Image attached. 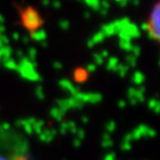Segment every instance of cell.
Here are the masks:
<instances>
[{
  "instance_id": "cell-1",
  "label": "cell",
  "mask_w": 160,
  "mask_h": 160,
  "mask_svg": "<svg viewBox=\"0 0 160 160\" xmlns=\"http://www.w3.org/2000/svg\"><path fill=\"white\" fill-rule=\"evenodd\" d=\"M20 14L24 27L30 32L38 30L44 24V20L42 19L39 12L32 6H27L25 8H20Z\"/></svg>"
},
{
  "instance_id": "cell-2",
  "label": "cell",
  "mask_w": 160,
  "mask_h": 160,
  "mask_svg": "<svg viewBox=\"0 0 160 160\" xmlns=\"http://www.w3.org/2000/svg\"><path fill=\"white\" fill-rule=\"evenodd\" d=\"M37 63L31 62L28 58H22L18 65V72L23 78L30 80V81H40L42 77L36 70Z\"/></svg>"
},
{
  "instance_id": "cell-3",
  "label": "cell",
  "mask_w": 160,
  "mask_h": 160,
  "mask_svg": "<svg viewBox=\"0 0 160 160\" xmlns=\"http://www.w3.org/2000/svg\"><path fill=\"white\" fill-rule=\"evenodd\" d=\"M159 2H157L154 5V8L152 9L151 17L149 21V30L148 34L149 38L152 40L158 41L159 40Z\"/></svg>"
},
{
  "instance_id": "cell-4",
  "label": "cell",
  "mask_w": 160,
  "mask_h": 160,
  "mask_svg": "<svg viewBox=\"0 0 160 160\" xmlns=\"http://www.w3.org/2000/svg\"><path fill=\"white\" fill-rule=\"evenodd\" d=\"M75 98H77L83 103L89 102V103H98L102 100V96L98 92H79L78 94L74 96Z\"/></svg>"
},
{
  "instance_id": "cell-5",
  "label": "cell",
  "mask_w": 160,
  "mask_h": 160,
  "mask_svg": "<svg viewBox=\"0 0 160 160\" xmlns=\"http://www.w3.org/2000/svg\"><path fill=\"white\" fill-rule=\"evenodd\" d=\"M59 86L62 89H65V91L71 92L73 96H75L76 94H78V92H80L77 86H74L71 82L69 81V80H67V79L60 80V81H59Z\"/></svg>"
},
{
  "instance_id": "cell-6",
  "label": "cell",
  "mask_w": 160,
  "mask_h": 160,
  "mask_svg": "<svg viewBox=\"0 0 160 160\" xmlns=\"http://www.w3.org/2000/svg\"><path fill=\"white\" fill-rule=\"evenodd\" d=\"M101 32L104 34L105 37H112L114 34H118V29L116 27V25L112 23H108V24H104L103 26L101 27Z\"/></svg>"
},
{
  "instance_id": "cell-7",
  "label": "cell",
  "mask_w": 160,
  "mask_h": 160,
  "mask_svg": "<svg viewBox=\"0 0 160 160\" xmlns=\"http://www.w3.org/2000/svg\"><path fill=\"white\" fill-rule=\"evenodd\" d=\"M88 78V71H86L85 69L78 68V69H76L75 71H74V79H75V81L81 83V82L86 81Z\"/></svg>"
},
{
  "instance_id": "cell-8",
  "label": "cell",
  "mask_w": 160,
  "mask_h": 160,
  "mask_svg": "<svg viewBox=\"0 0 160 160\" xmlns=\"http://www.w3.org/2000/svg\"><path fill=\"white\" fill-rule=\"evenodd\" d=\"M104 38H105L104 34L102 33L101 31H99V32L94 34V36H92L91 39L88 41V47L92 48V47H94L96 44L102 43V42H103V40H104Z\"/></svg>"
},
{
  "instance_id": "cell-9",
  "label": "cell",
  "mask_w": 160,
  "mask_h": 160,
  "mask_svg": "<svg viewBox=\"0 0 160 160\" xmlns=\"http://www.w3.org/2000/svg\"><path fill=\"white\" fill-rule=\"evenodd\" d=\"M124 29L126 30L128 33H129L131 39H132V38H138L140 36V31L138 29V27H137L135 24L130 23L127 27H125Z\"/></svg>"
},
{
  "instance_id": "cell-10",
  "label": "cell",
  "mask_w": 160,
  "mask_h": 160,
  "mask_svg": "<svg viewBox=\"0 0 160 160\" xmlns=\"http://www.w3.org/2000/svg\"><path fill=\"white\" fill-rule=\"evenodd\" d=\"M30 38L34 41L42 43V42H44L46 40L47 34H46V31H44V30H36V31H33V32H31Z\"/></svg>"
},
{
  "instance_id": "cell-11",
  "label": "cell",
  "mask_w": 160,
  "mask_h": 160,
  "mask_svg": "<svg viewBox=\"0 0 160 160\" xmlns=\"http://www.w3.org/2000/svg\"><path fill=\"white\" fill-rule=\"evenodd\" d=\"M145 79H146L145 75L139 71H136L132 76V81H133L134 84H137V85H140V86H142V83L145 82Z\"/></svg>"
},
{
  "instance_id": "cell-12",
  "label": "cell",
  "mask_w": 160,
  "mask_h": 160,
  "mask_svg": "<svg viewBox=\"0 0 160 160\" xmlns=\"http://www.w3.org/2000/svg\"><path fill=\"white\" fill-rule=\"evenodd\" d=\"M3 66L8 70H16V71H18V63L12 58H8L3 60Z\"/></svg>"
},
{
  "instance_id": "cell-13",
  "label": "cell",
  "mask_w": 160,
  "mask_h": 160,
  "mask_svg": "<svg viewBox=\"0 0 160 160\" xmlns=\"http://www.w3.org/2000/svg\"><path fill=\"white\" fill-rule=\"evenodd\" d=\"M119 59L117 57H110L107 62V69L111 70V71H116L117 67L119 66Z\"/></svg>"
},
{
  "instance_id": "cell-14",
  "label": "cell",
  "mask_w": 160,
  "mask_h": 160,
  "mask_svg": "<svg viewBox=\"0 0 160 160\" xmlns=\"http://www.w3.org/2000/svg\"><path fill=\"white\" fill-rule=\"evenodd\" d=\"M128 71H129V67L126 65H121V63H119V66L117 67V69L114 72H117L121 77H125V76L127 75Z\"/></svg>"
},
{
  "instance_id": "cell-15",
  "label": "cell",
  "mask_w": 160,
  "mask_h": 160,
  "mask_svg": "<svg viewBox=\"0 0 160 160\" xmlns=\"http://www.w3.org/2000/svg\"><path fill=\"white\" fill-rule=\"evenodd\" d=\"M50 113H51V116L55 118L56 120H62L65 112H63L59 107H53V108H51Z\"/></svg>"
},
{
  "instance_id": "cell-16",
  "label": "cell",
  "mask_w": 160,
  "mask_h": 160,
  "mask_svg": "<svg viewBox=\"0 0 160 160\" xmlns=\"http://www.w3.org/2000/svg\"><path fill=\"white\" fill-rule=\"evenodd\" d=\"M149 108L152 110H154L156 113L159 111V108H160V104H159V101L157 99H151V100L149 101Z\"/></svg>"
},
{
  "instance_id": "cell-17",
  "label": "cell",
  "mask_w": 160,
  "mask_h": 160,
  "mask_svg": "<svg viewBox=\"0 0 160 160\" xmlns=\"http://www.w3.org/2000/svg\"><path fill=\"white\" fill-rule=\"evenodd\" d=\"M119 46L121 49H123L124 51H127V52H130L131 47H132V44H131L130 41H125V40H120Z\"/></svg>"
},
{
  "instance_id": "cell-18",
  "label": "cell",
  "mask_w": 160,
  "mask_h": 160,
  "mask_svg": "<svg viewBox=\"0 0 160 160\" xmlns=\"http://www.w3.org/2000/svg\"><path fill=\"white\" fill-rule=\"evenodd\" d=\"M126 63H127V66L128 67H131V68H134V67L136 66V62H137V60H136V57L132 55V54H129V55H127L126 56Z\"/></svg>"
},
{
  "instance_id": "cell-19",
  "label": "cell",
  "mask_w": 160,
  "mask_h": 160,
  "mask_svg": "<svg viewBox=\"0 0 160 160\" xmlns=\"http://www.w3.org/2000/svg\"><path fill=\"white\" fill-rule=\"evenodd\" d=\"M34 92H36V96H37V98L39 99V100H44L45 94H44V89H43V88H42L41 85H38Z\"/></svg>"
},
{
  "instance_id": "cell-20",
  "label": "cell",
  "mask_w": 160,
  "mask_h": 160,
  "mask_svg": "<svg viewBox=\"0 0 160 160\" xmlns=\"http://www.w3.org/2000/svg\"><path fill=\"white\" fill-rule=\"evenodd\" d=\"M36 57H37V50L36 48L30 47L28 49V59L31 60V62H36Z\"/></svg>"
},
{
  "instance_id": "cell-21",
  "label": "cell",
  "mask_w": 160,
  "mask_h": 160,
  "mask_svg": "<svg viewBox=\"0 0 160 160\" xmlns=\"http://www.w3.org/2000/svg\"><path fill=\"white\" fill-rule=\"evenodd\" d=\"M92 57H94V62L96 65L98 66H101L102 63L104 62V58L101 56L100 53H94V55H92Z\"/></svg>"
},
{
  "instance_id": "cell-22",
  "label": "cell",
  "mask_w": 160,
  "mask_h": 160,
  "mask_svg": "<svg viewBox=\"0 0 160 160\" xmlns=\"http://www.w3.org/2000/svg\"><path fill=\"white\" fill-rule=\"evenodd\" d=\"M130 52L132 53V55H134L135 57H136V56H138L139 54H140V47H139V46H137V45H132Z\"/></svg>"
},
{
  "instance_id": "cell-23",
  "label": "cell",
  "mask_w": 160,
  "mask_h": 160,
  "mask_svg": "<svg viewBox=\"0 0 160 160\" xmlns=\"http://www.w3.org/2000/svg\"><path fill=\"white\" fill-rule=\"evenodd\" d=\"M58 25L62 29L67 30V29H69V27H70V22L68 20H60L58 22Z\"/></svg>"
},
{
  "instance_id": "cell-24",
  "label": "cell",
  "mask_w": 160,
  "mask_h": 160,
  "mask_svg": "<svg viewBox=\"0 0 160 160\" xmlns=\"http://www.w3.org/2000/svg\"><path fill=\"white\" fill-rule=\"evenodd\" d=\"M96 69H97V66L95 65V63H88V66H86V71H88V73H92L96 71Z\"/></svg>"
},
{
  "instance_id": "cell-25",
  "label": "cell",
  "mask_w": 160,
  "mask_h": 160,
  "mask_svg": "<svg viewBox=\"0 0 160 160\" xmlns=\"http://www.w3.org/2000/svg\"><path fill=\"white\" fill-rule=\"evenodd\" d=\"M0 42H1L4 46H8V43H9V40H8V38L5 36V34H1V36H0Z\"/></svg>"
},
{
  "instance_id": "cell-26",
  "label": "cell",
  "mask_w": 160,
  "mask_h": 160,
  "mask_svg": "<svg viewBox=\"0 0 160 160\" xmlns=\"http://www.w3.org/2000/svg\"><path fill=\"white\" fill-rule=\"evenodd\" d=\"M52 6L55 9H58L60 8V6H62V3H60L59 0H54V1H52Z\"/></svg>"
},
{
  "instance_id": "cell-27",
  "label": "cell",
  "mask_w": 160,
  "mask_h": 160,
  "mask_svg": "<svg viewBox=\"0 0 160 160\" xmlns=\"http://www.w3.org/2000/svg\"><path fill=\"white\" fill-rule=\"evenodd\" d=\"M16 55H17V57L19 58V60H21L22 58H24V53H23V51L20 50V49L16 51Z\"/></svg>"
},
{
  "instance_id": "cell-28",
  "label": "cell",
  "mask_w": 160,
  "mask_h": 160,
  "mask_svg": "<svg viewBox=\"0 0 160 160\" xmlns=\"http://www.w3.org/2000/svg\"><path fill=\"white\" fill-rule=\"evenodd\" d=\"M53 68L55 70H62V65L59 62H53Z\"/></svg>"
},
{
  "instance_id": "cell-29",
  "label": "cell",
  "mask_w": 160,
  "mask_h": 160,
  "mask_svg": "<svg viewBox=\"0 0 160 160\" xmlns=\"http://www.w3.org/2000/svg\"><path fill=\"white\" fill-rule=\"evenodd\" d=\"M29 37H27V36H24V37H22V43L25 44V45H27L28 43H29Z\"/></svg>"
},
{
  "instance_id": "cell-30",
  "label": "cell",
  "mask_w": 160,
  "mask_h": 160,
  "mask_svg": "<svg viewBox=\"0 0 160 160\" xmlns=\"http://www.w3.org/2000/svg\"><path fill=\"white\" fill-rule=\"evenodd\" d=\"M118 105H119V107H121V108H125V106H126V101L120 100L118 102Z\"/></svg>"
},
{
  "instance_id": "cell-31",
  "label": "cell",
  "mask_w": 160,
  "mask_h": 160,
  "mask_svg": "<svg viewBox=\"0 0 160 160\" xmlns=\"http://www.w3.org/2000/svg\"><path fill=\"white\" fill-rule=\"evenodd\" d=\"M20 33L19 32H14L12 33V39H14L15 41H19V39H20Z\"/></svg>"
},
{
  "instance_id": "cell-32",
  "label": "cell",
  "mask_w": 160,
  "mask_h": 160,
  "mask_svg": "<svg viewBox=\"0 0 160 160\" xmlns=\"http://www.w3.org/2000/svg\"><path fill=\"white\" fill-rule=\"evenodd\" d=\"M140 28H142V30H147V31H148L149 30V24L148 23H142V27H140Z\"/></svg>"
},
{
  "instance_id": "cell-33",
  "label": "cell",
  "mask_w": 160,
  "mask_h": 160,
  "mask_svg": "<svg viewBox=\"0 0 160 160\" xmlns=\"http://www.w3.org/2000/svg\"><path fill=\"white\" fill-rule=\"evenodd\" d=\"M100 54H101V56L103 57V58H104V57H107V56H108V52H107V50H103V51H101Z\"/></svg>"
},
{
  "instance_id": "cell-34",
  "label": "cell",
  "mask_w": 160,
  "mask_h": 160,
  "mask_svg": "<svg viewBox=\"0 0 160 160\" xmlns=\"http://www.w3.org/2000/svg\"><path fill=\"white\" fill-rule=\"evenodd\" d=\"M42 4H43V5H45V6H48V5H49L50 4V3H51V1H50V0H42Z\"/></svg>"
},
{
  "instance_id": "cell-35",
  "label": "cell",
  "mask_w": 160,
  "mask_h": 160,
  "mask_svg": "<svg viewBox=\"0 0 160 160\" xmlns=\"http://www.w3.org/2000/svg\"><path fill=\"white\" fill-rule=\"evenodd\" d=\"M99 11H100V14L102 15V16H106L107 15V9H104V8H100L99 9Z\"/></svg>"
},
{
  "instance_id": "cell-36",
  "label": "cell",
  "mask_w": 160,
  "mask_h": 160,
  "mask_svg": "<svg viewBox=\"0 0 160 160\" xmlns=\"http://www.w3.org/2000/svg\"><path fill=\"white\" fill-rule=\"evenodd\" d=\"M4 31H5V27L3 26V25L0 24V36H1V34H3V33H4Z\"/></svg>"
},
{
  "instance_id": "cell-37",
  "label": "cell",
  "mask_w": 160,
  "mask_h": 160,
  "mask_svg": "<svg viewBox=\"0 0 160 160\" xmlns=\"http://www.w3.org/2000/svg\"><path fill=\"white\" fill-rule=\"evenodd\" d=\"M84 17H85L86 19H89V18H91V14H89L88 12H84Z\"/></svg>"
},
{
  "instance_id": "cell-38",
  "label": "cell",
  "mask_w": 160,
  "mask_h": 160,
  "mask_svg": "<svg viewBox=\"0 0 160 160\" xmlns=\"http://www.w3.org/2000/svg\"><path fill=\"white\" fill-rule=\"evenodd\" d=\"M3 22H4V17L0 14V23H3Z\"/></svg>"
},
{
  "instance_id": "cell-39",
  "label": "cell",
  "mask_w": 160,
  "mask_h": 160,
  "mask_svg": "<svg viewBox=\"0 0 160 160\" xmlns=\"http://www.w3.org/2000/svg\"><path fill=\"white\" fill-rule=\"evenodd\" d=\"M133 4L134 5H138L139 4V0H133Z\"/></svg>"
},
{
  "instance_id": "cell-40",
  "label": "cell",
  "mask_w": 160,
  "mask_h": 160,
  "mask_svg": "<svg viewBox=\"0 0 160 160\" xmlns=\"http://www.w3.org/2000/svg\"><path fill=\"white\" fill-rule=\"evenodd\" d=\"M0 160H6V159H4V158H2V157H0Z\"/></svg>"
},
{
  "instance_id": "cell-41",
  "label": "cell",
  "mask_w": 160,
  "mask_h": 160,
  "mask_svg": "<svg viewBox=\"0 0 160 160\" xmlns=\"http://www.w3.org/2000/svg\"><path fill=\"white\" fill-rule=\"evenodd\" d=\"M78 1H83V0H78Z\"/></svg>"
},
{
  "instance_id": "cell-42",
  "label": "cell",
  "mask_w": 160,
  "mask_h": 160,
  "mask_svg": "<svg viewBox=\"0 0 160 160\" xmlns=\"http://www.w3.org/2000/svg\"><path fill=\"white\" fill-rule=\"evenodd\" d=\"M126 1H127V2H128V1H130V0H126Z\"/></svg>"
}]
</instances>
